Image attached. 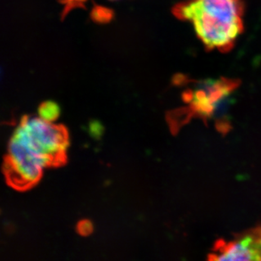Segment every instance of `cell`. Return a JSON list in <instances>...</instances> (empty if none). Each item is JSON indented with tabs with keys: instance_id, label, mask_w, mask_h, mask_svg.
Returning <instances> with one entry per match:
<instances>
[{
	"instance_id": "cell-1",
	"label": "cell",
	"mask_w": 261,
	"mask_h": 261,
	"mask_svg": "<svg viewBox=\"0 0 261 261\" xmlns=\"http://www.w3.org/2000/svg\"><path fill=\"white\" fill-rule=\"evenodd\" d=\"M175 14L191 22L209 50L229 51L244 31L241 0H190L177 5Z\"/></svg>"
},
{
	"instance_id": "cell-2",
	"label": "cell",
	"mask_w": 261,
	"mask_h": 261,
	"mask_svg": "<svg viewBox=\"0 0 261 261\" xmlns=\"http://www.w3.org/2000/svg\"><path fill=\"white\" fill-rule=\"evenodd\" d=\"M12 138L58 165L64 160L69 141L62 126L43 120L40 117H27L13 132Z\"/></svg>"
},
{
	"instance_id": "cell-3",
	"label": "cell",
	"mask_w": 261,
	"mask_h": 261,
	"mask_svg": "<svg viewBox=\"0 0 261 261\" xmlns=\"http://www.w3.org/2000/svg\"><path fill=\"white\" fill-rule=\"evenodd\" d=\"M209 259L212 260H261V227L237 234L231 239L216 242Z\"/></svg>"
},
{
	"instance_id": "cell-4",
	"label": "cell",
	"mask_w": 261,
	"mask_h": 261,
	"mask_svg": "<svg viewBox=\"0 0 261 261\" xmlns=\"http://www.w3.org/2000/svg\"><path fill=\"white\" fill-rule=\"evenodd\" d=\"M239 87L235 80L206 81L189 93L193 111L201 117H212L222 109L230 95Z\"/></svg>"
},
{
	"instance_id": "cell-5",
	"label": "cell",
	"mask_w": 261,
	"mask_h": 261,
	"mask_svg": "<svg viewBox=\"0 0 261 261\" xmlns=\"http://www.w3.org/2000/svg\"><path fill=\"white\" fill-rule=\"evenodd\" d=\"M60 114V109L56 102L47 101L41 104L38 109V117L43 120L54 123Z\"/></svg>"
},
{
	"instance_id": "cell-6",
	"label": "cell",
	"mask_w": 261,
	"mask_h": 261,
	"mask_svg": "<svg viewBox=\"0 0 261 261\" xmlns=\"http://www.w3.org/2000/svg\"><path fill=\"white\" fill-rule=\"evenodd\" d=\"M77 230H78L80 234H82L83 236H87L92 232L93 226H92L90 221L83 220L82 222H79V224L77 226Z\"/></svg>"
},
{
	"instance_id": "cell-7",
	"label": "cell",
	"mask_w": 261,
	"mask_h": 261,
	"mask_svg": "<svg viewBox=\"0 0 261 261\" xmlns=\"http://www.w3.org/2000/svg\"><path fill=\"white\" fill-rule=\"evenodd\" d=\"M89 132H90L91 136H93L94 138L100 137L101 132H102V127H101V123L97 122V121L91 122L90 125H89Z\"/></svg>"
},
{
	"instance_id": "cell-8",
	"label": "cell",
	"mask_w": 261,
	"mask_h": 261,
	"mask_svg": "<svg viewBox=\"0 0 261 261\" xmlns=\"http://www.w3.org/2000/svg\"><path fill=\"white\" fill-rule=\"evenodd\" d=\"M63 1L66 2L67 4H69V5H75V4L82 3V1H84V0H63Z\"/></svg>"
}]
</instances>
